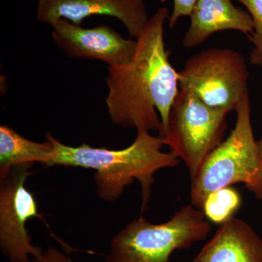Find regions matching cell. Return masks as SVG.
<instances>
[{
  "mask_svg": "<svg viewBox=\"0 0 262 262\" xmlns=\"http://www.w3.org/2000/svg\"><path fill=\"white\" fill-rule=\"evenodd\" d=\"M191 262H262V239L244 220L232 217Z\"/></svg>",
  "mask_w": 262,
  "mask_h": 262,
  "instance_id": "8fae6325",
  "label": "cell"
},
{
  "mask_svg": "<svg viewBox=\"0 0 262 262\" xmlns=\"http://www.w3.org/2000/svg\"><path fill=\"white\" fill-rule=\"evenodd\" d=\"M106 15L119 19L130 37H138L144 30L149 17L143 0H39L37 18L52 25L65 19L81 26L84 19Z\"/></svg>",
  "mask_w": 262,
  "mask_h": 262,
  "instance_id": "9c48e42d",
  "label": "cell"
},
{
  "mask_svg": "<svg viewBox=\"0 0 262 262\" xmlns=\"http://www.w3.org/2000/svg\"><path fill=\"white\" fill-rule=\"evenodd\" d=\"M241 204V194L230 186L208 194L203 203L202 211L210 222L222 225L234 216Z\"/></svg>",
  "mask_w": 262,
  "mask_h": 262,
  "instance_id": "4fadbf2b",
  "label": "cell"
},
{
  "mask_svg": "<svg viewBox=\"0 0 262 262\" xmlns=\"http://www.w3.org/2000/svg\"><path fill=\"white\" fill-rule=\"evenodd\" d=\"M211 230L203 212L192 204L162 224L141 216L114 236L105 262H169L174 251L204 241Z\"/></svg>",
  "mask_w": 262,
  "mask_h": 262,
  "instance_id": "277c9868",
  "label": "cell"
},
{
  "mask_svg": "<svg viewBox=\"0 0 262 262\" xmlns=\"http://www.w3.org/2000/svg\"><path fill=\"white\" fill-rule=\"evenodd\" d=\"M28 262H72L64 253L58 248L48 247L39 257L33 258Z\"/></svg>",
  "mask_w": 262,
  "mask_h": 262,
  "instance_id": "2e32d148",
  "label": "cell"
},
{
  "mask_svg": "<svg viewBox=\"0 0 262 262\" xmlns=\"http://www.w3.org/2000/svg\"><path fill=\"white\" fill-rule=\"evenodd\" d=\"M229 113L208 106L190 91L179 89L168 126L160 136L164 145L185 163L191 178L223 141Z\"/></svg>",
  "mask_w": 262,
  "mask_h": 262,
  "instance_id": "5b68a950",
  "label": "cell"
},
{
  "mask_svg": "<svg viewBox=\"0 0 262 262\" xmlns=\"http://www.w3.org/2000/svg\"><path fill=\"white\" fill-rule=\"evenodd\" d=\"M232 1L198 0L190 15V25L183 39V46L196 47L212 34L222 31H239L251 36L253 33L251 15L234 6Z\"/></svg>",
  "mask_w": 262,
  "mask_h": 262,
  "instance_id": "30bf717a",
  "label": "cell"
},
{
  "mask_svg": "<svg viewBox=\"0 0 262 262\" xmlns=\"http://www.w3.org/2000/svg\"><path fill=\"white\" fill-rule=\"evenodd\" d=\"M198 0H173V8L168 19L169 27L173 29L179 19L192 14Z\"/></svg>",
  "mask_w": 262,
  "mask_h": 262,
  "instance_id": "9a60e30c",
  "label": "cell"
},
{
  "mask_svg": "<svg viewBox=\"0 0 262 262\" xmlns=\"http://www.w3.org/2000/svg\"><path fill=\"white\" fill-rule=\"evenodd\" d=\"M246 59L229 48H209L188 58L179 72V89L211 107L231 112L248 94Z\"/></svg>",
  "mask_w": 262,
  "mask_h": 262,
  "instance_id": "8992f818",
  "label": "cell"
},
{
  "mask_svg": "<svg viewBox=\"0 0 262 262\" xmlns=\"http://www.w3.org/2000/svg\"><path fill=\"white\" fill-rule=\"evenodd\" d=\"M52 37L70 58L99 60L108 66H120L135 54L137 41L124 39L107 25L85 29L65 19L52 24Z\"/></svg>",
  "mask_w": 262,
  "mask_h": 262,
  "instance_id": "ba28073f",
  "label": "cell"
},
{
  "mask_svg": "<svg viewBox=\"0 0 262 262\" xmlns=\"http://www.w3.org/2000/svg\"><path fill=\"white\" fill-rule=\"evenodd\" d=\"M33 164L13 167L0 185V248L10 262H28L44 251L34 246L27 229L31 219L41 218L37 200L26 187Z\"/></svg>",
  "mask_w": 262,
  "mask_h": 262,
  "instance_id": "52a82bcc",
  "label": "cell"
},
{
  "mask_svg": "<svg viewBox=\"0 0 262 262\" xmlns=\"http://www.w3.org/2000/svg\"><path fill=\"white\" fill-rule=\"evenodd\" d=\"M257 146L258 151H259L260 157H261V159L262 161V139H260V140L257 141Z\"/></svg>",
  "mask_w": 262,
  "mask_h": 262,
  "instance_id": "e0dca14e",
  "label": "cell"
},
{
  "mask_svg": "<svg viewBox=\"0 0 262 262\" xmlns=\"http://www.w3.org/2000/svg\"><path fill=\"white\" fill-rule=\"evenodd\" d=\"M234 111L237 119L230 134L191 178V204L201 211L208 194L238 183L262 200V161L253 136L248 93Z\"/></svg>",
  "mask_w": 262,
  "mask_h": 262,
  "instance_id": "3957f363",
  "label": "cell"
},
{
  "mask_svg": "<svg viewBox=\"0 0 262 262\" xmlns=\"http://www.w3.org/2000/svg\"><path fill=\"white\" fill-rule=\"evenodd\" d=\"M51 141L36 142L26 139L7 125L0 126V177L5 178L13 167L40 163L47 165L53 154Z\"/></svg>",
  "mask_w": 262,
  "mask_h": 262,
  "instance_id": "7c38bea8",
  "label": "cell"
},
{
  "mask_svg": "<svg viewBox=\"0 0 262 262\" xmlns=\"http://www.w3.org/2000/svg\"><path fill=\"white\" fill-rule=\"evenodd\" d=\"M247 8L253 22V33L249 36L253 48L249 60L253 65L262 67V0H237Z\"/></svg>",
  "mask_w": 262,
  "mask_h": 262,
  "instance_id": "5bb4252c",
  "label": "cell"
},
{
  "mask_svg": "<svg viewBox=\"0 0 262 262\" xmlns=\"http://www.w3.org/2000/svg\"><path fill=\"white\" fill-rule=\"evenodd\" d=\"M46 139L53 145L48 166L93 169L96 171V192L103 201H116L125 187L134 180L139 181L142 194L141 209L149 202L155 173L161 169L174 168L180 163L173 153L162 151L164 145L162 137L151 135L147 130H137L134 143L119 150L95 148L86 144L79 146L66 145L49 133L46 134Z\"/></svg>",
  "mask_w": 262,
  "mask_h": 262,
  "instance_id": "7a4b0ae2",
  "label": "cell"
},
{
  "mask_svg": "<svg viewBox=\"0 0 262 262\" xmlns=\"http://www.w3.org/2000/svg\"><path fill=\"white\" fill-rule=\"evenodd\" d=\"M170 15L165 7L157 10L136 39L132 59L123 65L108 66L106 103L114 125L158 131L159 136L168 126L179 91V72L169 61L164 42V25Z\"/></svg>",
  "mask_w": 262,
  "mask_h": 262,
  "instance_id": "6da1fadb",
  "label": "cell"
}]
</instances>
